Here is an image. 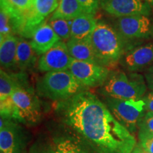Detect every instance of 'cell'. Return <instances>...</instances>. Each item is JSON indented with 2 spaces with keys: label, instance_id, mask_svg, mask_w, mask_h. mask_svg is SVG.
<instances>
[{
  "label": "cell",
  "instance_id": "9",
  "mask_svg": "<svg viewBox=\"0 0 153 153\" xmlns=\"http://www.w3.org/2000/svg\"><path fill=\"white\" fill-rule=\"evenodd\" d=\"M16 120L1 117L0 150L3 153H26L28 136Z\"/></svg>",
  "mask_w": 153,
  "mask_h": 153
},
{
  "label": "cell",
  "instance_id": "15",
  "mask_svg": "<svg viewBox=\"0 0 153 153\" xmlns=\"http://www.w3.org/2000/svg\"><path fill=\"white\" fill-rule=\"evenodd\" d=\"M61 41L48 22H43L34 30L30 43L37 55H43Z\"/></svg>",
  "mask_w": 153,
  "mask_h": 153
},
{
  "label": "cell",
  "instance_id": "13",
  "mask_svg": "<svg viewBox=\"0 0 153 153\" xmlns=\"http://www.w3.org/2000/svg\"><path fill=\"white\" fill-rule=\"evenodd\" d=\"M119 64L128 72H138L153 65V42L136 45L124 53Z\"/></svg>",
  "mask_w": 153,
  "mask_h": 153
},
{
  "label": "cell",
  "instance_id": "1",
  "mask_svg": "<svg viewBox=\"0 0 153 153\" xmlns=\"http://www.w3.org/2000/svg\"><path fill=\"white\" fill-rule=\"evenodd\" d=\"M56 113L60 123L81 135L101 153H131L135 137L115 118L104 101L85 90L60 101Z\"/></svg>",
  "mask_w": 153,
  "mask_h": 153
},
{
  "label": "cell",
  "instance_id": "28",
  "mask_svg": "<svg viewBox=\"0 0 153 153\" xmlns=\"http://www.w3.org/2000/svg\"><path fill=\"white\" fill-rule=\"evenodd\" d=\"M144 77L146 82L147 87L151 91H153V65L145 70Z\"/></svg>",
  "mask_w": 153,
  "mask_h": 153
},
{
  "label": "cell",
  "instance_id": "34",
  "mask_svg": "<svg viewBox=\"0 0 153 153\" xmlns=\"http://www.w3.org/2000/svg\"></svg>",
  "mask_w": 153,
  "mask_h": 153
},
{
  "label": "cell",
  "instance_id": "20",
  "mask_svg": "<svg viewBox=\"0 0 153 153\" xmlns=\"http://www.w3.org/2000/svg\"><path fill=\"white\" fill-rule=\"evenodd\" d=\"M37 55L34 52L29 41L19 37L16 55V67L19 72H26L35 65Z\"/></svg>",
  "mask_w": 153,
  "mask_h": 153
},
{
  "label": "cell",
  "instance_id": "19",
  "mask_svg": "<svg viewBox=\"0 0 153 153\" xmlns=\"http://www.w3.org/2000/svg\"><path fill=\"white\" fill-rule=\"evenodd\" d=\"M66 44L70 56L74 60L99 64L89 38L85 40H75L70 38Z\"/></svg>",
  "mask_w": 153,
  "mask_h": 153
},
{
  "label": "cell",
  "instance_id": "27",
  "mask_svg": "<svg viewBox=\"0 0 153 153\" xmlns=\"http://www.w3.org/2000/svg\"><path fill=\"white\" fill-rule=\"evenodd\" d=\"M142 99L145 103V108L147 112H153V91L145 94Z\"/></svg>",
  "mask_w": 153,
  "mask_h": 153
},
{
  "label": "cell",
  "instance_id": "22",
  "mask_svg": "<svg viewBox=\"0 0 153 153\" xmlns=\"http://www.w3.org/2000/svg\"><path fill=\"white\" fill-rule=\"evenodd\" d=\"M31 4L32 0H1V8L7 11L12 17L19 19L22 22V28L24 17L29 11Z\"/></svg>",
  "mask_w": 153,
  "mask_h": 153
},
{
  "label": "cell",
  "instance_id": "18",
  "mask_svg": "<svg viewBox=\"0 0 153 153\" xmlns=\"http://www.w3.org/2000/svg\"><path fill=\"white\" fill-rule=\"evenodd\" d=\"M97 20L94 15L83 14L74 19L71 24V38L85 40L90 38L97 26Z\"/></svg>",
  "mask_w": 153,
  "mask_h": 153
},
{
  "label": "cell",
  "instance_id": "2",
  "mask_svg": "<svg viewBox=\"0 0 153 153\" xmlns=\"http://www.w3.org/2000/svg\"><path fill=\"white\" fill-rule=\"evenodd\" d=\"M28 153H101L68 126L60 125L38 135Z\"/></svg>",
  "mask_w": 153,
  "mask_h": 153
},
{
  "label": "cell",
  "instance_id": "7",
  "mask_svg": "<svg viewBox=\"0 0 153 153\" xmlns=\"http://www.w3.org/2000/svg\"><path fill=\"white\" fill-rule=\"evenodd\" d=\"M104 102L120 124L133 134L146 113L145 103L140 99H118L104 97Z\"/></svg>",
  "mask_w": 153,
  "mask_h": 153
},
{
  "label": "cell",
  "instance_id": "3",
  "mask_svg": "<svg viewBox=\"0 0 153 153\" xmlns=\"http://www.w3.org/2000/svg\"><path fill=\"white\" fill-rule=\"evenodd\" d=\"M89 39L99 64L110 70L116 68L131 49L114 26L104 22H98Z\"/></svg>",
  "mask_w": 153,
  "mask_h": 153
},
{
  "label": "cell",
  "instance_id": "14",
  "mask_svg": "<svg viewBox=\"0 0 153 153\" xmlns=\"http://www.w3.org/2000/svg\"><path fill=\"white\" fill-rule=\"evenodd\" d=\"M102 9L116 18L135 15L149 16L152 12V7L145 0H110Z\"/></svg>",
  "mask_w": 153,
  "mask_h": 153
},
{
  "label": "cell",
  "instance_id": "26",
  "mask_svg": "<svg viewBox=\"0 0 153 153\" xmlns=\"http://www.w3.org/2000/svg\"><path fill=\"white\" fill-rule=\"evenodd\" d=\"M139 130L153 133V112H146L139 121Z\"/></svg>",
  "mask_w": 153,
  "mask_h": 153
},
{
  "label": "cell",
  "instance_id": "33",
  "mask_svg": "<svg viewBox=\"0 0 153 153\" xmlns=\"http://www.w3.org/2000/svg\"><path fill=\"white\" fill-rule=\"evenodd\" d=\"M0 153H3V152H0Z\"/></svg>",
  "mask_w": 153,
  "mask_h": 153
},
{
  "label": "cell",
  "instance_id": "12",
  "mask_svg": "<svg viewBox=\"0 0 153 153\" xmlns=\"http://www.w3.org/2000/svg\"><path fill=\"white\" fill-rule=\"evenodd\" d=\"M73 58L70 56L65 42L60 41L52 48L40 57L38 69L41 72L68 70Z\"/></svg>",
  "mask_w": 153,
  "mask_h": 153
},
{
  "label": "cell",
  "instance_id": "32",
  "mask_svg": "<svg viewBox=\"0 0 153 153\" xmlns=\"http://www.w3.org/2000/svg\"><path fill=\"white\" fill-rule=\"evenodd\" d=\"M152 32L153 33V23H152Z\"/></svg>",
  "mask_w": 153,
  "mask_h": 153
},
{
  "label": "cell",
  "instance_id": "10",
  "mask_svg": "<svg viewBox=\"0 0 153 153\" xmlns=\"http://www.w3.org/2000/svg\"><path fill=\"white\" fill-rule=\"evenodd\" d=\"M69 70L86 88L100 87L108 79L111 70L97 63L73 59Z\"/></svg>",
  "mask_w": 153,
  "mask_h": 153
},
{
  "label": "cell",
  "instance_id": "17",
  "mask_svg": "<svg viewBox=\"0 0 153 153\" xmlns=\"http://www.w3.org/2000/svg\"><path fill=\"white\" fill-rule=\"evenodd\" d=\"M19 37L12 35L0 41V62L1 69L5 71H16V55Z\"/></svg>",
  "mask_w": 153,
  "mask_h": 153
},
{
  "label": "cell",
  "instance_id": "5",
  "mask_svg": "<svg viewBox=\"0 0 153 153\" xmlns=\"http://www.w3.org/2000/svg\"><path fill=\"white\" fill-rule=\"evenodd\" d=\"M36 89L41 97L58 102L87 90L69 70L47 72L38 80Z\"/></svg>",
  "mask_w": 153,
  "mask_h": 153
},
{
  "label": "cell",
  "instance_id": "21",
  "mask_svg": "<svg viewBox=\"0 0 153 153\" xmlns=\"http://www.w3.org/2000/svg\"><path fill=\"white\" fill-rule=\"evenodd\" d=\"M83 13L78 0H60L58 7L48 20L61 19L72 21Z\"/></svg>",
  "mask_w": 153,
  "mask_h": 153
},
{
  "label": "cell",
  "instance_id": "11",
  "mask_svg": "<svg viewBox=\"0 0 153 153\" xmlns=\"http://www.w3.org/2000/svg\"><path fill=\"white\" fill-rule=\"evenodd\" d=\"M60 0H32L30 10L24 17L19 37L29 38L36 28L56 10Z\"/></svg>",
  "mask_w": 153,
  "mask_h": 153
},
{
  "label": "cell",
  "instance_id": "30",
  "mask_svg": "<svg viewBox=\"0 0 153 153\" xmlns=\"http://www.w3.org/2000/svg\"><path fill=\"white\" fill-rule=\"evenodd\" d=\"M109 1L110 0H99V2H100V5H101V8H103V7H104V6L106 5Z\"/></svg>",
  "mask_w": 153,
  "mask_h": 153
},
{
  "label": "cell",
  "instance_id": "16",
  "mask_svg": "<svg viewBox=\"0 0 153 153\" xmlns=\"http://www.w3.org/2000/svg\"><path fill=\"white\" fill-rule=\"evenodd\" d=\"M29 85L25 72H7L0 70V101L10 97L17 87Z\"/></svg>",
  "mask_w": 153,
  "mask_h": 153
},
{
  "label": "cell",
  "instance_id": "25",
  "mask_svg": "<svg viewBox=\"0 0 153 153\" xmlns=\"http://www.w3.org/2000/svg\"><path fill=\"white\" fill-rule=\"evenodd\" d=\"M82 10L86 14L95 15L101 7L99 0H78Z\"/></svg>",
  "mask_w": 153,
  "mask_h": 153
},
{
  "label": "cell",
  "instance_id": "23",
  "mask_svg": "<svg viewBox=\"0 0 153 153\" xmlns=\"http://www.w3.org/2000/svg\"><path fill=\"white\" fill-rule=\"evenodd\" d=\"M72 21L58 19L51 21L48 20V22L61 41L67 43L71 38Z\"/></svg>",
  "mask_w": 153,
  "mask_h": 153
},
{
  "label": "cell",
  "instance_id": "6",
  "mask_svg": "<svg viewBox=\"0 0 153 153\" xmlns=\"http://www.w3.org/2000/svg\"><path fill=\"white\" fill-rule=\"evenodd\" d=\"M11 97L16 107L17 122L28 126H36L41 122V102L29 85L17 87Z\"/></svg>",
  "mask_w": 153,
  "mask_h": 153
},
{
  "label": "cell",
  "instance_id": "8",
  "mask_svg": "<svg viewBox=\"0 0 153 153\" xmlns=\"http://www.w3.org/2000/svg\"><path fill=\"white\" fill-rule=\"evenodd\" d=\"M152 25L148 16L135 15L116 18L114 27L131 49L134 48L133 43L148 39L153 35Z\"/></svg>",
  "mask_w": 153,
  "mask_h": 153
},
{
  "label": "cell",
  "instance_id": "24",
  "mask_svg": "<svg viewBox=\"0 0 153 153\" xmlns=\"http://www.w3.org/2000/svg\"><path fill=\"white\" fill-rule=\"evenodd\" d=\"M139 144L150 153H153V133L139 130Z\"/></svg>",
  "mask_w": 153,
  "mask_h": 153
},
{
  "label": "cell",
  "instance_id": "31",
  "mask_svg": "<svg viewBox=\"0 0 153 153\" xmlns=\"http://www.w3.org/2000/svg\"><path fill=\"white\" fill-rule=\"evenodd\" d=\"M147 3H148L151 7H153V0H145Z\"/></svg>",
  "mask_w": 153,
  "mask_h": 153
},
{
  "label": "cell",
  "instance_id": "4",
  "mask_svg": "<svg viewBox=\"0 0 153 153\" xmlns=\"http://www.w3.org/2000/svg\"><path fill=\"white\" fill-rule=\"evenodd\" d=\"M145 77L138 72L111 70L108 79L99 88L104 97L118 99H140L147 91Z\"/></svg>",
  "mask_w": 153,
  "mask_h": 153
},
{
  "label": "cell",
  "instance_id": "29",
  "mask_svg": "<svg viewBox=\"0 0 153 153\" xmlns=\"http://www.w3.org/2000/svg\"><path fill=\"white\" fill-rule=\"evenodd\" d=\"M131 153H150L148 151L145 150L140 144H137Z\"/></svg>",
  "mask_w": 153,
  "mask_h": 153
}]
</instances>
